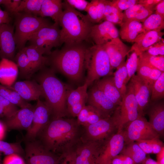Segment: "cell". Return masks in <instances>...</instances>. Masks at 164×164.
Listing matches in <instances>:
<instances>
[{
	"label": "cell",
	"mask_w": 164,
	"mask_h": 164,
	"mask_svg": "<svg viewBox=\"0 0 164 164\" xmlns=\"http://www.w3.org/2000/svg\"><path fill=\"white\" fill-rule=\"evenodd\" d=\"M81 126L74 118L52 119L36 139L48 150L61 156L73 150L79 142Z\"/></svg>",
	"instance_id": "6da1fadb"
},
{
	"label": "cell",
	"mask_w": 164,
	"mask_h": 164,
	"mask_svg": "<svg viewBox=\"0 0 164 164\" xmlns=\"http://www.w3.org/2000/svg\"><path fill=\"white\" fill-rule=\"evenodd\" d=\"M40 70L37 80L42 87L45 102L50 110L52 119L68 115L66 99L72 89L57 77L51 68L45 67Z\"/></svg>",
	"instance_id": "7a4b0ae2"
},
{
	"label": "cell",
	"mask_w": 164,
	"mask_h": 164,
	"mask_svg": "<svg viewBox=\"0 0 164 164\" xmlns=\"http://www.w3.org/2000/svg\"><path fill=\"white\" fill-rule=\"evenodd\" d=\"M87 47L82 43L65 46L52 52L48 57L49 64L72 81L79 82L83 77L85 68V53Z\"/></svg>",
	"instance_id": "3957f363"
},
{
	"label": "cell",
	"mask_w": 164,
	"mask_h": 164,
	"mask_svg": "<svg viewBox=\"0 0 164 164\" xmlns=\"http://www.w3.org/2000/svg\"><path fill=\"white\" fill-rule=\"evenodd\" d=\"M62 14L59 24L61 45H70L82 43L90 38L91 29L94 25L87 15L77 11L65 1L62 2Z\"/></svg>",
	"instance_id": "277c9868"
},
{
	"label": "cell",
	"mask_w": 164,
	"mask_h": 164,
	"mask_svg": "<svg viewBox=\"0 0 164 164\" xmlns=\"http://www.w3.org/2000/svg\"><path fill=\"white\" fill-rule=\"evenodd\" d=\"M85 68L87 71L85 83L88 86L101 78L112 75L108 56L103 45L94 44L87 48Z\"/></svg>",
	"instance_id": "5b68a950"
},
{
	"label": "cell",
	"mask_w": 164,
	"mask_h": 164,
	"mask_svg": "<svg viewBox=\"0 0 164 164\" xmlns=\"http://www.w3.org/2000/svg\"><path fill=\"white\" fill-rule=\"evenodd\" d=\"M15 16V30L14 36L16 49L19 50L25 47L29 39L41 28L50 26L47 19L23 12L14 14Z\"/></svg>",
	"instance_id": "8992f818"
},
{
	"label": "cell",
	"mask_w": 164,
	"mask_h": 164,
	"mask_svg": "<svg viewBox=\"0 0 164 164\" xmlns=\"http://www.w3.org/2000/svg\"><path fill=\"white\" fill-rule=\"evenodd\" d=\"M118 108L111 116L83 127L80 141L102 143L117 133L119 126Z\"/></svg>",
	"instance_id": "52a82bcc"
},
{
	"label": "cell",
	"mask_w": 164,
	"mask_h": 164,
	"mask_svg": "<svg viewBox=\"0 0 164 164\" xmlns=\"http://www.w3.org/2000/svg\"><path fill=\"white\" fill-rule=\"evenodd\" d=\"M59 24L54 22L51 25L43 27L29 39L30 44L43 54L49 55L52 49L61 45Z\"/></svg>",
	"instance_id": "ba28073f"
},
{
	"label": "cell",
	"mask_w": 164,
	"mask_h": 164,
	"mask_svg": "<svg viewBox=\"0 0 164 164\" xmlns=\"http://www.w3.org/2000/svg\"><path fill=\"white\" fill-rule=\"evenodd\" d=\"M118 129L120 132L130 122L143 116L136 99L132 86L130 82L127 85L126 93L121 105L118 107Z\"/></svg>",
	"instance_id": "9c48e42d"
},
{
	"label": "cell",
	"mask_w": 164,
	"mask_h": 164,
	"mask_svg": "<svg viewBox=\"0 0 164 164\" xmlns=\"http://www.w3.org/2000/svg\"><path fill=\"white\" fill-rule=\"evenodd\" d=\"M121 131L125 145L138 140L160 138L149 121L142 116L129 123Z\"/></svg>",
	"instance_id": "30bf717a"
},
{
	"label": "cell",
	"mask_w": 164,
	"mask_h": 164,
	"mask_svg": "<svg viewBox=\"0 0 164 164\" xmlns=\"http://www.w3.org/2000/svg\"><path fill=\"white\" fill-rule=\"evenodd\" d=\"M26 164H58L61 156L47 150L37 139L26 141Z\"/></svg>",
	"instance_id": "8fae6325"
},
{
	"label": "cell",
	"mask_w": 164,
	"mask_h": 164,
	"mask_svg": "<svg viewBox=\"0 0 164 164\" xmlns=\"http://www.w3.org/2000/svg\"><path fill=\"white\" fill-rule=\"evenodd\" d=\"M125 145L124 137L122 131L117 132L101 143L99 147L96 164H108L120 154Z\"/></svg>",
	"instance_id": "7c38bea8"
},
{
	"label": "cell",
	"mask_w": 164,
	"mask_h": 164,
	"mask_svg": "<svg viewBox=\"0 0 164 164\" xmlns=\"http://www.w3.org/2000/svg\"><path fill=\"white\" fill-rule=\"evenodd\" d=\"M51 116L50 110L45 102L38 100L34 107L32 125L26 135V141L36 139L39 132L50 121Z\"/></svg>",
	"instance_id": "4fadbf2b"
},
{
	"label": "cell",
	"mask_w": 164,
	"mask_h": 164,
	"mask_svg": "<svg viewBox=\"0 0 164 164\" xmlns=\"http://www.w3.org/2000/svg\"><path fill=\"white\" fill-rule=\"evenodd\" d=\"M87 105L96 109L104 118L111 116L118 107L94 84L87 92Z\"/></svg>",
	"instance_id": "5bb4252c"
},
{
	"label": "cell",
	"mask_w": 164,
	"mask_h": 164,
	"mask_svg": "<svg viewBox=\"0 0 164 164\" xmlns=\"http://www.w3.org/2000/svg\"><path fill=\"white\" fill-rule=\"evenodd\" d=\"M14 27L9 23L0 24V57L14 60L16 44L14 36Z\"/></svg>",
	"instance_id": "9a60e30c"
},
{
	"label": "cell",
	"mask_w": 164,
	"mask_h": 164,
	"mask_svg": "<svg viewBox=\"0 0 164 164\" xmlns=\"http://www.w3.org/2000/svg\"><path fill=\"white\" fill-rule=\"evenodd\" d=\"M142 114L145 112L150 101L152 87L146 81L134 75L129 80Z\"/></svg>",
	"instance_id": "2e32d148"
},
{
	"label": "cell",
	"mask_w": 164,
	"mask_h": 164,
	"mask_svg": "<svg viewBox=\"0 0 164 164\" xmlns=\"http://www.w3.org/2000/svg\"><path fill=\"white\" fill-rule=\"evenodd\" d=\"M119 31L113 24L104 21L94 25L90 34V38L97 45H103L119 37Z\"/></svg>",
	"instance_id": "e0dca14e"
},
{
	"label": "cell",
	"mask_w": 164,
	"mask_h": 164,
	"mask_svg": "<svg viewBox=\"0 0 164 164\" xmlns=\"http://www.w3.org/2000/svg\"><path fill=\"white\" fill-rule=\"evenodd\" d=\"M88 87L87 84L85 83L84 84L76 89H71L69 91L66 99L68 115L73 118L77 117L86 105Z\"/></svg>",
	"instance_id": "ac0fdd59"
},
{
	"label": "cell",
	"mask_w": 164,
	"mask_h": 164,
	"mask_svg": "<svg viewBox=\"0 0 164 164\" xmlns=\"http://www.w3.org/2000/svg\"><path fill=\"white\" fill-rule=\"evenodd\" d=\"M113 69L117 68L123 62L131 51V48L120 38H115L103 45Z\"/></svg>",
	"instance_id": "d6986e66"
},
{
	"label": "cell",
	"mask_w": 164,
	"mask_h": 164,
	"mask_svg": "<svg viewBox=\"0 0 164 164\" xmlns=\"http://www.w3.org/2000/svg\"><path fill=\"white\" fill-rule=\"evenodd\" d=\"M34 107L20 108L11 117L5 118L4 122L6 128L10 130H26L31 126L33 119Z\"/></svg>",
	"instance_id": "ffe728a7"
},
{
	"label": "cell",
	"mask_w": 164,
	"mask_h": 164,
	"mask_svg": "<svg viewBox=\"0 0 164 164\" xmlns=\"http://www.w3.org/2000/svg\"><path fill=\"white\" fill-rule=\"evenodd\" d=\"M101 143L80 141L73 149L75 164H96L97 152Z\"/></svg>",
	"instance_id": "44dd1931"
},
{
	"label": "cell",
	"mask_w": 164,
	"mask_h": 164,
	"mask_svg": "<svg viewBox=\"0 0 164 164\" xmlns=\"http://www.w3.org/2000/svg\"><path fill=\"white\" fill-rule=\"evenodd\" d=\"M7 87L16 91L22 99L27 101L38 100L43 96L41 86L34 80L17 81L12 86Z\"/></svg>",
	"instance_id": "7402d4cb"
},
{
	"label": "cell",
	"mask_w": 164,
	"mask_h": 164,
	"mask_svg": "<svg viewBox=\"0 0 164 164\" xmlns=\"http://www.w3.org/2000/svg\"><path fill=\"white\" fill-rule=\"evenodd\" d=\"M149 118V122L160 137L164 134V103L162 100L151 101L145 112Z\"/></svg>",
	"instance_id": "603a6c76"
},
{
	"label": "cell",
	"mask_w": 164,
	"mask_h": 164,
	"mask_svg": "<svg viewBox=\"0 0 164 164\" xmlns=\"http://www.w3.org/2000/svg\"><path fill=\"white\" fill-rule=\"evenodd\" d=\"M164 33L161 31L152 30L143 32L137 38L131 48V51H134L138 56L160 41Z\"/></svg>",
	"instance_id": "cb8c5ba5"
},
{
	"label": "cell",
	"mask_w": 164,
	"mask_h": 164,
	"mask_svg": "<svg viewBox=\"0 0 164 164\" xmlns=\"http://www.w3.org/2000/svg\"><path fill=\"white\" fill-rule=\"evenodd\" d=\"M94 84L114 105L117 107L121 105L122 98L115 84L112 75L100 79Z\"/></svg>",
	"instance_id": "d4e9b609"
},
{
	"label": "cell",
	"mask_w": 164,
	"mask_h": 164,
	"mask_svg": "<svg viewBox=\"0 0 164 164\" xmlns=\"http://www.w3.org/2000/svg\"><path fill=\"white\" fill-rule=\"evenodd\" d=\"M19 73L16 63L12 60L2 58L0 61V83L7 87L15 82Z\"/></svg>",
	"instance_id": "484cf974"
},
{
	"label": "cell",
	"mask_w": 164,
	"mask_h": 164,
	"mask_svg": "<svg viewBox=\"0 0 164 164\" xmlns=\"http://www.w3.org/2000/svg\"><path fill=\"white\" fill-rule=\"evenodd\" d=\"M120 26L119 36L122 39L128 42L134 43L138 35L144 32L142 23L135 20H127Z\"/></svg>",
	"instance_id": "4316f807"
},
{
	"label": "cell",
	"mask_w": 164,
	"mask_h": 164,
	"mask_svg": "<svg viewBox=\"0 0 164 164\" xmlns=\"http://www.w3.org/2000/svg\"><path fill=\"white\" fill-rule=\"evenodd\" d=\"M62 0H44L39 16L51 17L54 22L59 23L60 18L63 11Z\"/></svg>",
	"instance_id": "83f0119b"
},
{
	"label": "cell",
	"mask_w": 164,
	"mask_h": 164,
	"mask_svg": "<svg viewBox=\"0 0 164 164\" xmlns=\"http://www.w3.org/2000/svg\"><path fill=\"white\" fill-rule=\"evenodd\" d=\"M23 49L30 61L33 73L49 64L48 57L44 56L43 54L34 46L30 45Z\"/></svg>",
	"instance_id": "f1b7e54d"
},
{
	"label": "cell",
	"mask_w": 164,
	"mask_h": 164,
	"mask_svg": "<svg viewBox=\"0 0 164 164\" xmlns=\"http://www.w3.org/2000/svg\"><path fill=\"white\" fill-rule=\"evenodd\" d=\"M136 71L137 75L147 81L152 88L154 83L162 72L139 58Z\"/></svg>",
	"instance_id": "f546056e"
},
{
	"label": "cell",
	"mask_w": 164,
	"mask_h": 164,
	"mask_svg": "<svg viewBox=\"0 0 164 164\" xmlns=\"http://www.w3.org/2000/svg\"><path fill=\"white\" fill-rule=\"evenodd\" d=\"M77 117L78 124L83 127L95 123L104 118L96 109L89 105L84 107Z\"/></svg>",
	"instance_id": "4dcf8cb0"
},
{
	"label": "cell",
	"mask_w": 164,
	"mask_h": 164,
	"mask_svg": "<svg viewBox=\"0 0 164 164\" xmlns=\"http://www.w3.org/2000/svg\"><path fill=\"white\" fill-rule=\"evenodd\" d=\"M153 11L137 4L125 10L123 13V22L130 20H134L143 22Z\"/></svg>",
	"instance_id": "1f68e13d"
},
{
	"label": "cell",
	"mask_w": 164,
	"mask_h": 164,
	"mask_svg": "<svg viewBox=\"0 0 164 164\" xmlns=\"http://www.w3.org/2000/svg\"><path fill=\"white\" fill-rule=\"evenodd\" d=\"M14 60L21 77L28 79L34 74L30 61L23 49L19 50L15 55Z\"/></svg>",
	"instance_id": "d6a6232c"
},
{
	"label": "cell",
	"mask_w": 164,
	"mask_h": 164,
	"mask_svg": "<svg viewBox=\"0 0 164 164\" xmlns=\"http://www.w3.org/2000/svg\"><path fill=\"white\" fill-rule=\"evenodd\" d=\"M116 69L113 76L115 84L123 98L126 91L127 83L128 72L126 63L124 61Z\"/></svg>",
	"instance_id": "836d02e7"
},
{
	"label": "cell",
	"mask_w": 164,
	"mask_h": 164,
	"mask_svg": "<svg viewBox=\"0 0 164 164\" xmlns=\"http://www.w3.org/2000/svg\"><path fill=\"white\" fill-rule=\"evenodd\" d=\"M121 153L129 156L135 164H141L146 157V154L135 142L125 145Z\"/></svg>",
	"instance_id": "e575fe53"
},
{
	"label": "cell",
	"mask_w": 164,
	"mask_h": 164,
	"mask_svg": "<svg viewBox=\"0 0 164 164\" xmlns=\"http://www.w3.org/2000/svg\"><path fill=\"white\" fill-rule=\"evenodd\" d=\"M0 96L20 108L32 106L27 101L22 99L16 91L1 84H0Z\"/></svg>",
	"instance_id": "d590c367"
},
{
	"label": "cell",
	"mask_w": 164,
	"mask_h": 164,
	"mask_svg": "<svg viewBox=\"0 0 164 164\" xmlns=\"http://www.w3.org/2000/svg\"><path fill=\"white\" fill-rule=\"evenodd\" d=\"M123 13L112 4L111 1L106 0L104 12L103 20L114 24L120 25L123 22Z\"/></svg>",
	"instance_id": "8d00e7d4"
},
{
	"label": "cell",
	"mask_w": 164,
	"mask_h": 164,
	"mask_svg": "<svg viewBox=\"0 0 164 164\" xmlns=\"http://www.w3.org/2000/svg\"><path fill=\"white\" fill-rule=\"evenodd\" d=\"M43 1L44 0H22L14 14L17 13L23 12L39 16Z\"/></svg>",
	"instance_id": "74e56055"
},
{
	"label": "cell",
	"mask_w": 164,
	"mask_h": 164,
	"mask_svg": "<svg viewBox=\"0 0 164 164\" xmlns=\"http://www.w3.org/2000/svg\"><path fill=\"white\" fill-rule=\"evenodd\" d=\"M160 138L157 137L149 139L138 140L135 142L146 154H157L164 146Z\"/></svg>",
	"instance_id": "f35d334b"
},
{
	"label": "cell",
	"mask_w": 164,
	"mask_h": 164,
	"mask_svg": "<svg viewBox=\"0 0 164 164\" xmlns=\"http://www.w3.org/2000/svg\"><path fill=\"white\" fill-rule=\"evenodd\" d=\"M144 32L152 31H161L164 28V18L155 13L150 15L142 23Z\"/></svg>",
	"instance_id": "ab89813d"
},
{
	"label": "cell",
	"mask_w": 164,
	"mask_h": 164,
	"mask_svg": "<svg viewBox=\"0 0 164 164\" xmlns=\"http://www.w3.org/2000/svg\"><path fill=\"white\" fill-rule=\"evenodd\" d=\"M138 56L151 66L164 72V56H154L145 51L140 53Z\"/></svg>",
	"instance_id": "60d3db41"
},
{
	"label": "cell",
	"mask_w": 164,
	"mask_h": 164,
	"mask_svg": "<svg viewBox=\"0 0 164 164\" xmlns=\"http://www.w3.org/2000/svg\"><path fill=\"white\" fill-rule=\"evenodd\" d=\"M0 153L6 155L12 154H17L24 158L25 151L20 143H9L0 140Z\"/></svg>",
	"instance_id": "b9f144b4"
},
{
	"label": "cell",
	"mask_w": 164,
	"mask_h": 164,
	"mask_svg": "<svg viewBox=\"0 0 164 164\" xmlns=\"http://www.w3.org/2000/svg\"><path fill=\"white\" fill-rule=\"evenodd\" d=\"M164 97V72H162L153 85L151 101L162 100Z\"/></svg>",
	"instance_id": "7bdbcfd3"
},
{
	"label": "cell",
	"mask_w": 164,
	"mask_h": 164,
	"mask_svg": "<svg viewBox=\"0 0 164 164\" xmlns=\"http://www.w3.org/2000/svg\"><path fill=\"white\" fill-rule=\"evenodd\" d=\"M19 110L16 105L0 96V118H9Z\"/></svg>",
	"instance_id": "ee69618b"
},
{
	"label": "cell",
	"mask_w": 164,
	"mask_h": 164,
	"mask_svg": "<svg viewBox=\"0 0 164 164\" xmlns=\"http://www.w3.org/2000/svg\"><path fill=\"white\" fill-rule=\"evenodd\" d=\"M128 57L126 63V66L128 72L127 83L132 77L135 74L137 71L138 56L134 51Z\"/></svg>",
	"instance_id": "f6af8a7d"
},
{
	"label": "cell",
	"mask_w": 164,
	"mask_h": 164,
	"mask_svg": "<svg viewBox=\"0 0 164 164\" xmlns=\"http://www.w3.org/2000/svg\"><path fill=\"white\" fill-rule=\"evenodd\" d=\"M85 11L87 13V16L93 24L99 23L97 10L94 0L89 2Z\"/></svg>",
	"instance_id": "bcb514c9"
},
{
	"label": "cell",
	"mask_w": 164,
	"mask_h": 164,
	"mask_svg": "<svg viewBox=\"0 0 164 164\" xmlns=\"http://www.w3.org/2000/svg\"><path fill=\"white\" fill-rule=\"evenodd\" d=\"M138 0H113L111 2L113 6L122 12L138 3Z\"/></svg>",
	"instance_id": "7dc6e473"
},
{
	"label": "cell",
	"mask_w": 164,
	"mask_h": 164,
	"mask_svg": "<svg viewBox=\"0 0 164 164\" xmlns=\"http://www.w3.org/2000/svg\"><path fill=\"white\" fill-rule=\"evenodd\" d=\"M145 52L149 54L154 56H164V39L151 46Z\"/></svg>",
	"instance_id": "c3c4849f"
},
{
	"label": "cell",
	"mask_w": 164,
	"mask_h": 164,
	"mask_svg": "<svg viewBox=\"0 0 164 164\" xmlns=\"http://www.w3.org/2000/svg\"><path fill=\"white\" fill-rule=\"evenodd\" d=\"M2 164H26V163L22 156L14 154L6 155L2 161Z\"/></svg>",
	"instance_id": "681fc988"
},
{
	"label": "cell",
	"mask_w": 164,
	"mask_h": 164,
	"mask_svg": "<svg viewBox=\"0 0 164 164\" xmlns=\"http://www.w3.org/2000/svg\"><path fill=\"white\" fill-rule=\"evenodd\" d=\"M110 163L111 164H135L133 160L129 156L121 153L114 157L111 161Z\"/></svg>",
	"instance_id": "f907efd6"
},
{
	"label": "cell",
	"mask_w": 164,
	"mask_h": 164,
	"mask_svg": "<svg viewBox=\"0 0 164 164\" xmlns=\"http://www.w3.org/2000/svg\"><path fill=\"white\" fill-rule=\"evenodd\" d=\"M71 6L80 10L84 11L89 3L85 0H65Z\"/></svg>",
	"instance_id": "816d5d0a"
},
{
	"label": "cell",
	"mask_w": 164,
	"mask_h": 164,
	"mask_svg": "<svg viewBox=\"0 0 164 164\" xmlns=\"http://www.w3.org/2000/svg\"><path fill=\"white\" fill-rule=\"evenodd\" d=\"M58 164H75V155L73 150L62 155Z\"/></svg>",
	"instance_id": "f5cc1de1"
},
{
	"label": "cell",
	"mask_w": 164,
	"mask_h": 164,
	"mask_svg": "<svg viewBox=\"0 0 164 164\" xmlns=\"http://www.w3.org/2000/svg\"><path fill=\"white\" fill-rule=\"evenodd\" d=\"M96 6L99 23L103 20L104 12L106 0H94Z\"/></svg>",
	"instance_id": "db71d44e"
},
{
	"label": "cell",
	"mask_w": 164,
	"mask_h": 164,
	"mask_svg": "<svg viewBox=\"0 0 164 164\" xmlns=\"http://www.w3.org/2000/svg\"><path fill=\"white\" fill-rule=\"evenodd\" d=\"M161 0H139L138 3L154 11L156 5Z\"/></svg>",
	"instance_id": "11a10c76"
},
{
	"label": "cell",
	"mask_w": 164,
	"mask_h": 164,
	"mask_svg": "<svg viewBox=\"0 0 164 164\" xmlns=\"http://www.w3.org/2000/svg\"><path fill=\"white\" fill-rule=\"evenodd\" d=\"M22 0H13L11 1L7 5H5L9 13L14 14L20 5Z\"/></svg>",
	"instance_id": "9f6ffc18"
},
{
	"label": "cell",
	"mask_w": 164,
	"mask_h": 164,
	"mask_svg": "<svg viewBox=\"0 0 164 164\" xmlns=\"http://www.w3.org/2000/svg\"><path fill=\"white\" fill-rule=\"evenodd\" d=\"M155 13L164 18V0H161L155 7Z\"/></svg>",
	"instance_id": "6f0895ef"
},
{
	"label": "cell",
	"mask_w": 164,
	"mask_h": 164,
	"mask_svg": "<svg viewBox=\"0 0 164 164\" xmlns=\"http://www.w3.org/2000/svg\"><path fill=\"white\" fill-rule=\"evenodd\" d=\"M157 162L159 164H164V146L157 154Z\"/></svg>",
	"instance_id": "680465c9"
},
{
	"label": "cell",
	"mask_w": 164,
	"mask_h": 164,
	"mask_svg": "<svg viewBox=\"0 0 164 164\" xmlns=\"http://www.w3.org/2000/svg\"><path fill=\"white\" fill-rule=\"evenodd\" d=\"M6 128L4 123L0 121V140H2L4 138Z\"/></svg>",
	"instance_id": "91938a15"
},
{
	"label": "cell",
	"mask_w": 164,
	"mask_h": 164,
	"mask_svg": "<svg viewBox=\"0 0 164 164\" xmlns=\"http://www.w3.org/2000/svg\"><path fill=\"white\" fill-rule=\"evenodd\" d=\"M141 164H159L157 161L151 158L146 156V158Z\"/></svg>",
	"instance_id": "94428289"
},
{
	"label": "cell",
	"mask_w": 164,
	"mask_h": 164,
	"mask_svg": "<svg viewBox=\"0 0 164 164\" xmlns=\"http://www.w3.org/2000/svg\"><path fill=\"white\" fill-rule=\"evenodd\" d=\"M11 0H0V5H3L5 6L9 3Z\"/></svg>",
	"instance_id": "6125c7cd"
},
{
	"label": "cell",
	"mask_w": 164,
	"mask_h": 164,
	"mask_svg": "<svg viewBox=\"0 0 164 164\" xmlns=\"http://www.w3.org/2000/svg\"><path fill=\"white\" fill-rule=\"evenodd\" d=\"M0 164H2V160L1 153H0Z\"/></svg>",
	"instance_id": "be15d7a7"
},
{
	"label": "cell",
	"mask_w": 164,
	"mask_h": 164,
	"mask_svg": "<svg viewBox=\"0 0 164 164\" xmlns=\"http://www.w3.org/2000/svg\"><path fill=\"white\" fill-rule=\"evenodd\" d=\"M111 164V163H109V164Z\"/></svg>",
	"instance_id": "e7e4bbea"
}]
</instances>
